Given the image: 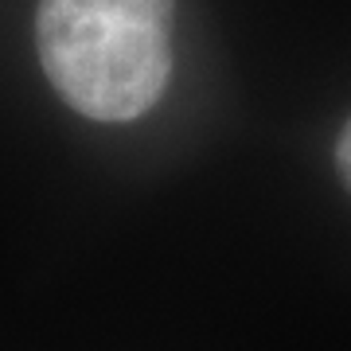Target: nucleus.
<instances>
[{
  "label": "nucleus",
  "instance_id": "f257e3e1",
  "mask_svg": "<svg viewBox=\"0 0 351 351\" xmlns=\"http://www.w3.org/2000/svg\"><path fill=\"white\" fill-rule=\"evenodd\" d=\"M172 20L176 0H39L43 75L90 121H133L168 86Z\"/></svg>",
  "mask_w": 351,
  "mask_h": 351
},
{
  "label": "nucleus",
  "instance_id": "f03ea898",
  "mask_svg": "<svg viewBox=\"0 0 351 351\" xmlns=\"http://www.w3.org/2000/svg\"><path fill=\"white\" fill-rule=\"evenodd\" d=\"M336 168H339V176H343V184L351 188V121L343 125V133H339V145H336Z\"/></svg>",
  "mask_w": 351,
  "mask_h": 351
}]
</instances>
